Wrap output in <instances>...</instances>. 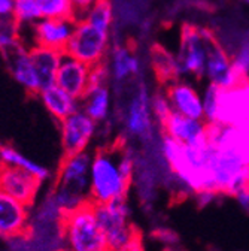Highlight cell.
<instances>
[{
  "instance_id": "obj_31",
  "label": "cell",
  "mask_w": 249,
  "mask_h": 251,
  "mask_svg": "<svg viewBox=\"0 0 249 251\" xmlns=\"http://www.w3.org/2000/svg\"><path fill=\"white\" fill-rule=\"evenodd\" d=\"M112 251H146L145 247H143V242H142V236L140 233H137L133 239H130L127 244H124L122 247L119 248H115Z\"/></svg>"
},
{
  "instance_id": "obj_17",
  "label": "cell",
  "mask_w": 249,
  "mask_h": 251,
  "mask_svg": "<svg viewBox=\"0 0 249 251\" xmlns=\"http://www.w3.org/2000/svg\"><path fill=\"white\" fill-rule=\"evenodd\" d=\"M163 135H167L183 145H193L202 142L207 138L206 135V124L199 120H193L183 117L178 112H172L169 120L161 127Z\"/></svg>"
},
{
  "instance_id": "obj_9",
  "label": "cell",
  "mask_w": 249,
  "mask_h": 251,
  "mask_svg": "<svg viewBox=\"0 0 249 251\" xmlns=\"http://www.w3.org/2000/svg\"><path fill=\"white\" fill-rule=\"evenodd\" d=\"M97 132V123L84 111L78 109L63 121H60V139L65 155L87 151Z\"/></svg>"
},
{
  "instance_id": "obj_11",
  "label": "cell",
  "mask_w": 249,
  "mask_h": 251,
  "mask_svg": "<svg viewBox=\"0 0 249 251\" xmlns=\"http://www.w3.org/2000/svg\"><path fill=\"white\" fill-rule=\"evenodd\" d=\"M30 206L0 190V239L11 241L27 235Z\"/></svg>"
},
{
  "instance_id": "obj_4",
  "label": "cell",
  "mask_w": 249,
  "mask_h": 251,
  "mask_svg": "<svg viewBox=\"0 0 249 251\" xmlns=\"http://www.w3.org/2000/svg\"><path fill=\"white\" fill-rule=\"evenodd\" d=\"M111 51L109 31L100 30L84 20H76L73 35L66 48V54L81 60L88 66H97L106 63Z\"/></svg>"
},
{
  "instance_id": "obj_33",
  "label": "cell",
  "mask_w": 249,
  "mask_h": 251,
  "mask_svg": "<svg viewBox=\"0 0 249 251\" xmlns=\"http://www.w3.org/2000/svg\"><path fill=\"white\" fill-rule=\"evenodd\" d=\"M94 2H97V0H72V3L75 6V11H76V20H78V17L82 12H85Z\"/></svg>"
},
{
  "instance_id": "obj_15",
  "label": "cell",
  "mask_w": 249,
  "mask_h": 251,
  "mask_svg": "<svg viewBox=\"0 0 249 251\" xmlns=\"http://www.w3.org/2000/svg\"><path fill=\"white\" fill-rule=\"evenodd\" d=\"M166 96L175 112L199 121L204 118L202 100L191 85L178 81L170 82L166 88Z\"/></svg>"
},
{
  "instance_id": "obj_22",
  "label": "cell",
  "mask_w": 249,
  "mask_h": 251,
  "mask_svg": "<svg viewBox=\"0 0 249 251\" xmlns=\"http://www.w3.org/2000/svg\"><path fill=\"white\" fill-rule=\"evenodd\" d=\"M0 165L2 166H9V168H17L24 172L32 174L42 182L49 176V172L46 168L42 165L30 160L23 152L15 150L11 145H0Z\"/></svg>"
},
{
  "instance_id": "obj_18",
  "label": "cell",
  "mask_w": 249,
  "mask_h": 251,
  "mask_svg": "<svg viewBox=\"0 0 249 251\" xmlns=\"http://www.w3.org/2000/svg\"><path fill=\"white\" fill-rule=\"evenodd\" d=\"M44 108L58 121H63L79 109V100L58 85H51L38 93Z\"/></svg>"
},
{
  "instance_id": "obj_21",
  "label": "cell",
  "mask_w": 249,
  "mask_h": 251,
  "mask_svg": "<svg viewBox=\"0 0 249 251\" xmlns=\"http://www.w3.org/2000/svg\"><path fill=\"white\" fill-rule=\"evenodd\" d=\"M108 66V63H106ZM109 75L116 81H126L132 75H136L140 69L137 57L126 47H115L109 51Z\"/></svg>"
},
{
  "instance_id": "obj_1",
  "label": "cell",
  "mask_w": 249,
  "mask_h": 251,
  "mask_svg": "<svg viewBox=\"0 0 249 251\" xmlns=\"http://www.w3.org/2000/svg\"><path fill=\"white\" fill-rule=\"evenodd\" d=\"M124 150L119 147L99 150L91 155L90 168V202L108 203L113 201H126L132 179L127 178L121 168Z\"/></svg>"
},
{
  "instance_id": "obj_8",
  "label": "cell",
  "mask_w": 249,
  "mask_h": 251,
  "mask_svg": "<svg viewBox=\"0 0 249 251\" xmlns=\"http://www.w3.org/2000/svg\"><path fill=\"white\" fill-rule=\"evenodd\" d=\"M179 74H191L202 79L206 74V48L200 27L183 24L181 28V50L176 57Z\"/></svg>"
},
{
  "instance_id": "obj_37",
  "label": "cell",
  "mask_w": 249,
  "mask_h": 251,
  "mask_svg": "<svg viewBox=\"0 0 249 251\" xmlns=\"http://www.w3.org/2000/svg\"><path fill=\"white\" fill-rule=\"evenodd\" d=\"M0 166H2V165H0Z\"/></svg>"
},
{
  "instance_id": "obj_3",
  "label": "cell",
  "mask_w": 249,
  "mask_h": 251,
  "mask_svg": "<svg viewBox=\"0 0 249 251\" xmlns=\"http://www.w3.org/2000/svg\"><path fill=\"white\" fill-rule=\"evenodd\" d=\"M61 238L66 251H111L91 202L65 212Z\"/></svg>"
},
{
  "instance_id": "obj_34",
  "label": "cell",
  "mask_w": 249,
  "mask_h": 251,
  "mask_svg": "<svg viewBox=\"0 0 249 251\" xmlns=\"http://www.w3.org/2000/svg\"><path fill=\"white\" fill-rule=\"evenodd\" d=\"M234 198L237 199V202L240 203V206H242L245 211H248V212H249V188H245V190H240Z\"/></svg>"
},
{
  "instance_id": "obj_2",
  "label": "cell",
  "mask_w": 249,
  "mask_h": 251,
  "mask_svg": "<svg viewBox=\"0 0 249 251\" xmlns=\"http://www.w3.org/2000/svg\"><path fill=\"white\" fill-rule=\"evenodd\" d=\"M91 154L87 151L65 155L61 162L52 198L63 212H69L90 202Z\"/></svg>"
},
{
  "instance_id": "obj_29",
  "label": "cell",
  "mask_w": 249,
  "mask_h": 251,
  "mask_svg": "<svg viewBox=\"0 0 249 251\" xmlns=\"http://www.w3.org/2000/svg\"><path fill=\"white\" fill-rule=\"evenodd\" d=\"M151 111H152V117L157 120V123L160 124V127H163L164 123L169 120V117L173 112V108L166 96V93H155L152 99H151Z\"/></svg>"
},
{
  "instance_id": "obj_6",
  "label": "cell",
  "mask_w": 249,
  "mask_h": 251,
  "mask_svg": "<svg viewBox=\"0 0 249 251\" xmlns=\"http://www.w3.org/2000/svg\"><path fill=\"white\" fill-rule=\"evenodd\" d=\"M206 48V75L212 84H216L224 90L233 88L248 79L249 76L240 75L230 61L226 48L218 41L215 33L209 28L200 27Z\"/></svg>"
},
{
  "instance_id": "obj_28",
  "label": "cell",
  "mask_w": 249,
  "mask_h": 251,
  "mask_svg": "<svg viewBox=\"0 0 249 251\" xmlns=\"http://www.w3.org/2000/svg\"><path fill=\"white\" fill-rule=\"evenodd\" d=\"M223 88L218 87L216 84H209V87L204 91L203 96V115L209 124L216 123V114H218V105H220V96H221Z\"/></svg>"
},
{
  "instance_id": "obj_12",
  "label": "cell",
  "mask_w": 249,
  "mask_h": 251,
  "mask_svg": "<svg viewBox=\"0 0 249 251\" xmlns=\"http://www.w3.org/2000/svg\"><path fill=\"white\" fill-rule=\"evenodd\" d=\"M42 181L17 168L0 166V190L21 203L32 206L36 201Z\"/></svg>"
},
{
  "instance_id": "obj_27",
  "label": "cell",
  "mask_w": 249,
  "mask_h": 251,
  "mask_svg": "<svg viewBox=\"0 0 249 251\" xmlns=\"http://www.w3.org/2000/svg\"><path fill=\"white\" fill-rule=\"evenodd\" d=\"M24 42L21 39V30L12 21H0V52L6 57L17 48L23 47Z\"/></svg>"
},
{
  "instance_id": "obj_14",
  "label": "cell",
  "mask_w": 249,
  "mask_h": 251,
  "mask_svg": "<svg viewBox=\"0 0 249 251\" xmlns=\"http://www.w3.org/2000/svg\"><path fill=\"white\" fill-rule=\"evenodd\" d=\"M90 74L91 66L65 52L57 72L55 85L81 100L90 87Z\"/></svg>"
},
{
  "instance_id": "obj_10",
  "label": "cell",
  "mask_w": 249,
  "mask_h": 251,
  "mask_svg": "<svg viewBox=\"0 0 249 251\" xmlns=\"http://www.w3.org/2000/svg\"><path fill=\"white\" fill-rule=\"evenodd\" d=\"M75 24L76 20L69 18H41L28 27L32 31V47L36 45L65 52L73 35Z\"/></svg>"
},
{
  "instance_id": "obj_36",
  "label": "cell",
  "mask_w": 249,
  "mask_h": 251,
  "mask_svg": "<svg viewBox=\"0 0 249 251\" xmlns=\"http://www.w3.org/2000/svg\"><path fill=\"white\" fill-rule=\"evenodd\" d=\"M54 251H66V250H54Z\"/></svg>"
},
{
  "instance_id": "obj_7",
  "label": "cell",
  "mask_w": 249,
  "mask_h": 251,
  "mask_svg": "<svg viewBox=\"0 0 249 251\" xmlns=\"http://www.w3.org/2000/svg\"><path fill=\"white\" fill-rule=\"evenodd\" d=\"M216 124L249 129V78L239 85L221 91Z\"/></svg>"
},
{
  "instance_id": "obj_25",
  "label": "cell",
  "mask_w": 249,
  "mask_h": 251,
  "mask_svg": "<svg viewBox=\"0 0 249 251\" xmlns=\"http://www.w3.org/2000/svg\"><path fill=\"white\" fill-rule=\"evenodd\" d=\"M42 18L38 0H14L12 21L20 27H30Z\"/></svg>"
},
{
  "instance_id": "obj_16",
  "label": "cell",
  "mask_w": 249,
  "mask_h": 251,
  "mask_svg": "<svg viewBox=\"0 0 249 251\" xmlns=\"http://www.w3.org/2000/svg\"><path fill=\"white\" fill-rule=\"evenodd\" d=\"M11 71L12 78L28 93L38 94L41 91V84L33 66L32 57H30V48L25 45L17 48L11 54L5 57Z\"/></svg>"
},
{
  "instance_id": "obj_24",
  "label": "cell",
  "mask_w": 249,
  "mask_h": 251,
  "mask_svg": "<svg viewBox=\"0 0 249 251\" xmlns=\"http://www.w3.org/2000/svg\"><path fill=\"white\" fill-rule=\"evenodd\" d=\"M78 20H84L100 30L109 31L113 21V8L111 0H97L85 12H82Z\"/></svg>"
},
{
  "instance_id": "obj_13",
  "label": "cell",
  "mask_w": 249,
  "mask_h": 251,
  "mask_svg": "<svg viewBox=\"0 0 249 251\" xmlns=\"http://www.w3.org/2000/svg\"><path fill=\"white\" fill-rule=\"evenodd\" d=\"M152 111L151 99L145 85H139L136 93L127 106L126 112V129L129 135L148 141L152 138Z\"/></svg>"
},
{
  "instance_id": "obj_19",
  "label": "cell",
  "mask_w": 249,
  "mask_h": 251,
  "mask_svg": "<svg viewBox=\"0 0 249 251\" xmlns=\"http://www.w3.org/2000/svg\"><path fill=\"white\" fill-rule=\"evenodd\" d=\"M65 52L44 47H30V57H32L33 66L41 84V90L48 88L55 84L57 72L60 68L61 58Z\"/></svg>"
},
{
  "instance_id": "obj_30",
  "label": "cell",
  "mask_w": 249,
  "mask_h": 251,
  "mask_svg": "<svg viewBox=\"0 0 249 251\" xmlns=\"http://www.w3.org/2000/svg\"><path fill=\"white\" fill-rule=\"evenodd\" d=\"M233 68L243 76H249V33L240 39L239 51L234 57Z\"/></svg>"
},
{
  "instance_id": "obj_26",
  "label": "cell",
  "mask_w": 249,
  "mask_h": 251,
  "mask_svg": "<svg viewBox=\"0 0 249 251\" xmlns=\"http://www.w3.org/2000/svg\"><path fill=\"white\" fill-rule=\"evenodd\" d=\"M42 18H69L76 20L72 0H38Z\"/></svg>"
},
{
  "instance_id": "obj_20",
  "label": "cell",
  "mask_w": 249,
  "mask_h": 251,
  "mask_svg": "<svg viewBox=\"0 0 249 251\" xmlns=\"http://www.w3.org/2000/svg\"><path fill=\"white\" fill-rule=\"evenodd\" d=\"M111 105L112 96L108 84L90 85L84 98L79 100V109L96 123H102L109 117Z\"/></svg>"
},
{
  "instance_id": "obj_32",
  "label": "cell",
  "mask_w": 249,
  "mask_h": 251,
  "mask_svg": "<svg viewBox=\"0 0 249 251\" xmlns=\"http://www.w3.org/2000/svg\"><path fill=\"white\" fill-rule=\"evenodd\" d=\"M14 0H0V21L12 20Z\"/></svg>"
},
{
  "instance_id": "obj_5",
  "label": "cell",
  "mask_w": 249,
  "mask_h": 251,
  "mask_svg": "<svg viewBox=\"0 0 249 251\" xmlns=\"http://www.w3.org/2000/svg\"><path fill=\"white\" fill-rule=\"evenodd\" d=\"M92 208L111 251L127 244L139 233L130 222V208L127 201L92 203Z\"/></svg>"
},
{
  "instance_id": "obj_35",
  "label": "cell",
  "mask_w": 249,
  "mask_h": 251,
  "mask_svg": "<svg viewBox=\"0 0 249 251\" xmlns=\"http://www.w3.org/2000/svg\"><path fill=\"white\" fill-rule=\"evenodd\" d=\"M242 2H245V3H248V5H249V0H242Z\"/></svg>"
},
{
  "instance_id": "obj_23",
  "label": "cell",
  "mask_w": 249,
  "mask_h": 251,
  "mask_svg": "<svg viewBox=\"0 0 249 251\" xmlns=\"http://www.w3.org/2000/svg\"><path fill=\"white\" fill-rule=\"evenodd\" d=\"M151 63L155 75L161 82H175L181 75L176 57L161 45H154L151 48Z\"/></svg>"
}]
</instances>
